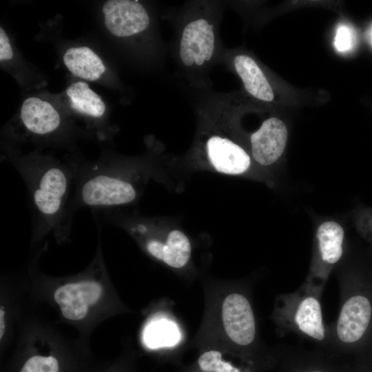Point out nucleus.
Wrapping results in <instances>:
<instances>
[{
	"mask_svg": "<svg viewBox=\"0 0 372 372\" xmlns=\"http://www.w3.org/2000/svg\"><path fill=\"white\" fill-rule=\"evenodd\" d=\"M63 62L75 76L88 81H95L105 71L99 56L88 47L69 48L63 55Z\"/></svg>",
	"mask_w": 372,
	"mask_h": 372,
	"instance_id": "nucleus-15",
	"label": "nucleus"
},
{
	"mask_svg": "<svg viewBox=\"0 0 372 372\" xmlns=\"http://www.w3.org/2000/svg\"><path fill=\"white\" fill-rule=\"evenodd\" d=\"M234 65L248 93L263 101H273V90L262 70L252 58L245 54L237 55L234 59Z\"/></svg>",
	"mask_w": 372,
	"mask_h": 372,
	"instance_id": "nucleus-14",
	"label": "nucleus"
},
{
	"mask_svg": "<svg viewBox=\"0 0 372 372\" xmlns=\"http://www.w3.org/2000/svg\"><path fill=\"white\" fill-rule=\"evenodd\" d=\"M323 289L305 281L298 290L279 295L272 317L281 333H293L309 338L327 351L329 329L322 317Z\"/></svg>",
	"mask_w": 372,
	"mask_h": 372,
	"instance_id": "nucleus-2",
	"label": "nucleus"
},
{
	"mask_svg": "<svg viewBox=\"0 0 372 372\" xmlns=\"http://www.w3.org/2000/svg\"><path fill=\"white\" fill-rule=\"evenodd\" d=\"M72 108L92 118H101L105 111V105L101 96L82 81L71 84L66 90Z\"/></svg>",
	"mask_w": 372,
	"mask_h": 372,
	"instance_id": "nucleus-16",
	"label": "nucleus"
},
{
	"mask_svg": "<svg viewBox=\"0 0 372 372\" xmlns=\"http://www.w3.org/2000/svg\"><path fill=\"white\" fill-rule=\"evenodd\" d=\"M102 9L105 27L116 37H127L139 33L149 23L145 8L137 1L109 0Z\"/></svg>",
	"mask_w": 372,
	"mask_h": 372,
	"instance_id": "nucleus-6",
	"label": "nucleus"
},
{
	"mask_svg": "<svg viewBox=\"0 0 372 372\" xmlns=\"http://www.w3.org/2000/svg\"><path fill=\"white\" fill-rule=\"evenodd\" d=\"M13 52L9 39L5 31L0 28V60L1 61L11 59Z\"/></svg>",
	"mask_w": 372,
	"mask_h": 372,
	"instance_id": "nucleus-21",
	"label": "nucleus"
},
{
	"mask_svg": "<svg viewBox=\"0 0 372 372\" xmlns=\"http://www.w3.org/2000/svg\"><path fill=\"white\" fill-rule=\"evenodd\" d=\"M21 119L25 129L38 136L52 135L59 130L61 117L48 102L37 97L27 98L21 109Z\"/></svg>",
	"mask_w": 372,
	"mask_h": 372,
	"instance_id": "nucleus-12",
	"label": "nucleus"
},
{
	"mask_svg": "<svg viewBox=\"0 0 372 372\" xmlns=\"http://www.w3.org/2000/svg\"><path fill=\"white\" fill-rule=\"evenodd\" d=\"M220 318L225 336L245 363L256 370L276 366L275 354L259 352L256 320L245 292L234 291L226 295L221 303Z\"/></svg>",
	"mask_w": 372,
	"mask_h": 372,
	"instance_id": "nucleus-4",
	"label": "nucleus"
},
{
	"mask_svg": "<svg viewBox=\"0 0 372 372\" xmlns=\"http://www.w3.org/2000/svg\"><path fill=\"white\" fill-rule=\"evenodd\" d=\"M20 372H59V362L52 355H34L25 362Z\"/></svg>",
	"mask_w": 372,
	"mask_h": 372,
	"instance_id": "nucleus-19",
	"label": "nucleus"
},
{
	"mask_svg": "<svg viewBox=\"0 0 372 372\" xmlns=\"http://www.w3.org/2000/svg\"><path fill=\"white\" fill-rule=\"evenodd\" d=\"M340 307L336 320L329 326V353H347L357 348L369 331L372 300L358 289L355 280L347 273L338 278Z\"/></svg>",
	"mask_w": 372,
	"mask_h": 372,
	"instance_id": "nucleus-3",
	"label": "nucleus"
},
{
	"mask_svg": "<svg viewBox=\"0 0 372 372\" xmlns=\"http://www.w3.org/2000/svg\"><path fill=\"white\" fill-rule=\"evenodd\" d=\"M287 130L279 118L265 120L260 127L251 135L252 155L260 165H269L282 154L287 144Z\"/></svg>",
	"mask_w": 372,
	"mask_h": 372,
	"instance_id": "nucleus-10",
	"label": "nucleus"
},
{
	"mask_svg": "<svg viewBox=\"0 0 372 372\" xmlns=\"http://www.w3.org/2000/svg\"><path fill=\"white\" fill-rule=\"evenodd\" d=\"M145 248L150 255L174 268L184 267L190 258L192 251L188 238L177 229L167 235L165 242L147 239Z\"/></svg>",
	"mask_w": 372,
	"mask_h": 372,
	"instance_id": "nucleus-13",
	"label": "nucleus"
},
{
	"mask_svg": "<svg viewBox=\"0 0 372 372\" xmlns=\"http://www.w3.org/2000/svg\"><path fill=\"white\" fill-rule=\"evenodd\" d=\"M280 372H341L335 355L322 349L280 347L274 351Z\"/></svg>",
	"mask_w": 372,
	"mask_h": 372,
	"instance_id": "nucleus-7",
	"label": "nucleus"
},
{
	"mask_svg": "<svg viewBox=\"0 0 372 372\" xmlns=\"http://www.w3.org/2000/svg\"><path fill=\"white\" fill-rule=\"evenodd\" d=\"M215 34L213 24L203 18L189 22L183 28L179 56L184 65H203L213 56Z\"/></svg>",
	"mask_w": 372,
	"mask_h": 372,
	"instance_id": "nucleus-5",
	"label": "nucleus"
},
{
	"mask_svg": "<svg viewBox=\"0 0 372 372\" xmlns=\"http://www.w3.org/2000/svg\"><path fill=\"white\" fill-rule=\"evenodd\" d=\"M352 45V34L351 30L346 25H340L336 32L335 46L340 52L349 50Z\"/></svg>",
	"mask_w": 372,
	"mask_h": 372,
	"instance_id": "nucleus-20",
	"label": "nucleus"
},
{
	"mask_svg": "<svg viewBox=\"0 0 372 372\" xmlns=\"http://www.w3.org/2000/svg\"><path fill=\"white\" fill-rule=\"evenodd\" d=\"M341 372H365L364 371H360L359 369L342 367Z\"/></svg>",
	"mask_w": 372,
	"mask_h": 372,
	"instance_id": "nucleus-23",
	"label": "nucleus"
},
{
	"mask_svg": "<svg viewBox=\"0 0 372 372\" xmlns=\"http://www.w3.org/2000/svg\"><path fill=\"white\" fill-rule=\"evenodd\" d=\"M4 311L1 309L0 310V338H2L5 331V320H4Z\"/></svg>",
	"mask_w": 372,
	"mask_h": 372,
	"instance_id": "nucleus-22",
	"label": "nucleus"
},
{
	"mask_svg": "<svg viewBox=\"0 0 372 372\" xmlns=\"http://www.w3.org/2000/svg\"><path fill=\"white\" fill-rule=\"evenodd\" d=\"M102 292L99 282L82 280L59 287L54 293V298L65 318L78 320L86 316L89 307L101 298Z\"/></svg>",
	"mask_w": 372,
	"mask_h": 372,
	"instance_id": "nucleus-8",
	"label": "nucleus"
},
{
	"mask_svg": "<svg viewBox=\"0 0 372 372\" xmlns=\"http://www.w3.org/2000/svg\"><path fill=\"white\" fill-rule=\"evenodd\" d=\"M255 369L240 367L225 360L222 353L209 349L202 353L188 372H254Z\"/></svg>",
	"mask_w": 372,
	"mask_h": 372,
	"instance_id": "nucleus-18",
	"label": "nucleus"
},
{
	"mask_svg": "<svg viewBox=\"0 0 372 372\" xmlns=\"http://www.w3.org/2000/svg\"><path fill=\"white\" fill-rule=\"evenodd\" d=\"M9 160L28 189L34 236L50 232L57 238L68 236L74 215V172L70 163L37 154Z\"/></svg>",
	"mask_w": 372,
	"mask_h": 372,
	"instance_id": "nucleus-1",
	"label": "nucleus"
},
{
	"mask_svg": "<svg viewBox=\"0 0 372 372\" xmlns=\"http://www.w3.org/2000/svg\"><path fill=\"white\" fill-rule=\"evenodd\" d=\"M209 161L214 168L227 174H240L249 167L251 160L247 152L232 141L212 136L207 142Z\"/></svg>",
	"mask_w": 372,
	"mask_h": 372,
	"instance_id": "nucleus-11",
	"label": "nucleus"
},
{
	"mask_svg": "<svg viewBox=\"0 0 372 372\" xmlns=\"http://www.w3.org/2000/svg\"><path fill=\"white\" fill-rule=\"evenodd\" d=\"M344 236L343 228L336 222L326 221L318 227L316 239L320 267L315 276L306 282L324 287L331 267L342 256Z\"/></svg>",
	"mask_w": 372,
	"mask_h": 372,
	"instance_id": "nucleus-9",
	"label": "nucleus"
},
{
	"mask_svg": "<svg viewBox=\"0 0 372 372\" xmlns=\"http://www.w3.org/2000/svg\"><path fill=\"white\" fill-rule=\"evenodd\" d=\"M180 332L176 325L165 319L151 322L144 332L146 345L152 349L174 345L180 340Z\"/></svg>",
	"mask_w": 372,
	"mask_h": 372,
	"instance_id": "nucleus-17",
	"label": "nucleus"
}]
</instances>
